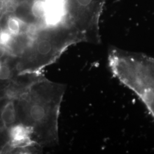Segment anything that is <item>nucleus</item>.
Masks as SVG:
<instances>
[{
    "label": "nucleus",
    "mask_w": 154,
    "mask_h": 154,
    "mask_svg": "<svg viewBox=\"0 0 154 154\" xmlns=\"http://www.w3.org/2000/svg\"><path fill=\"white\" fill-rule=\"evenodd\" d=\"M65 85L42 75L14 98L18 123L32 132L40 149L58 143V118Z\"/></svg>",
    "instance_id": "nucleus-1"
},
{
    "label": "nucleus",
    "mask_w": 154,
    "mask_h": 154,
    "mask_svg": "<svg viewBox=\"0 0 154 154\" xmlns=\"http://www.w3.org/2000/svg\"><path fill=\"white\" fill-rule=\"evenodd\" d=\"M107 0H69V14L87 43L99 44V19Z\"/></svg>",
    "instance_id": "nucleus-2"
}]
</instances>
